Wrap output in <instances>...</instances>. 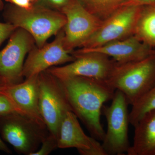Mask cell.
I'll return each instance as SVG.
<instances>
[{"label": "cell", "instance_id": "1", "mask_svg": "<svg viewBox=\"0 0 155 155\" xmlns=\"http://www.w3.org/2000/svg\"><path fill=\"white\" fill-rule=\"evenodd\" d=\"M72 110L91 137L102 141L105 131L101 123L104 104L112 100L116 90L105 81L81 76L59 79Z\"/></svg>", "mask_w": 155, "mask_h": 155}, {"label": "cell", "instance_id": "2", "mask_svg": "<svg viewBox=\"0 0 155 155\" xmlns=\"http://www.w3.org/2000/svg\"><path fill=\"white\" fill-rule=\"evenodd\" d=\"M3 16L6 22L30 34L38 48L44 45L51 36L57 35L67 22L63 13L40 3L28 10L9 4L5 7Z\"/></svg>", "mask_w": 155, "mask_h": 155}, {"label": "cell", "instance_id": "3", "mask_svg": "<svg viewBox=\"0 0 155 155\" xmlns=\"http://www.w3.org/2000/svg\"><path fill=\"white\" fill-rule=\"evenodd\" d=\"M122 92L131 106L155 84V54L147 58L124 64H115L105 81Z\"/></svg>", "mask_w": 155, "mask_h": 155}, {"label": "cell", "instance_id": "4", "mask_svg": "<svg viewBox=\"0 0 155 155\" xmlns=\"http://www.w3.org/2000/svg\"><path fill=\"white\" fill-rule=\"evenodd\" d=\"M47 129L17 113L0 117L2 139L19 153L31 155L36 151L50 133H47Z\"/></svg>", "mask_w": 155, "mask_h": 155}, {"label": "cell", "instance_id": "5", "mask_svg": "<svg viewBox=\"0 0 155 155\" xmlns=\"http://www.w3.org/2000/svg\"><path fill=\"white\" fill-rule=\"evenodd\" d=\"M110 105L104 106L107 129L102 146L107 155H124L130 147L128 138L129 113L124 94L116 90Z\"/></svg>", "mask_w": 155, "mask_h": 155}, {"label": "cell", "instance_id": "6", "mask_svg": "<svg viewBox=\"0 0 155 155\" xmlns=\"http://www.w3.org/2000/svg\"><path fill=\"white\" fill-rule=\"evenodd\" d=\"M38 81L40 112L50 133L58 139L63 118L72 109L59 79L45 71L39 74Z\"/></svg>", "mask_w": 155, "mask_h": 155}, {"label": "cell", "instance_id": "7", "mask_svg": "<svg viewBox=\"0 0 155 155\" xmlns=\"http://www.w3.org/2000/svg\"><path fill=\"white\" fill-rule=\"evenodd\" d=\"M141 6H123L107 19L81 48L90 49L101 46L134 35Z\"/></svg>", "mask_w": 155, "mask_h": 155}, {"label": "cell", "instance_id": "8", "mask_svg": "<svg viewBox=\"0 0 155 155\" xmlns=\"http://www.w3.org/2000/svg\"><path fill=\"white\" fill-rule=\"evenodd\" d=\"M75 60L62 67H54L47 72L58 79L81 76L106 81L110 75L116 62L108 56L97 52L72 53Z\"/></svg>", "mask_w": 155, "mask_h": 155}, {"label": "cell", "instance_id": "9", "mask_svg": "<svg viewBox=\"0 0 155 155\" xmlns=\"http://www.w3.org/2000/svg\"><path fill=\"white\" fill-rule=\"evenodd\" d=\"M35 44L30 34L17 28L9 37L7 45L0 51V76L7 85L23 81L24 59L34 47Z\"/></svg>", "mask_w": 155, "mask_h": 155}, {"label": "cell", "instance_id": "10", "mask_svg": "<svg viewBox=\"0 0 155 155\" xmlns=\"http://www.w3.org/2000/svg\"><path fill=\"white\" fill-rule=\"evenodd\" d=\"M61 12L67 19L64 28V46L72 52L75 49L81 48L103 22L87 11L78 0H71Z\"/></svg>", "mask_w": 155, "mask_h": 155}, {"label": "cell", "instance_id": "11", "mask_svg": "<svg viewBox=\"0 0 155 155\" xmlns=\"http://www.w3.org/2000/svg\"><path fill=\"white\" fill-rule=\"evenodd\" d=\"M64 28L56 35L55 39L41 48L34 47L24 62L22 75L25 78L39 75L48 69L75 60L72 52L65 48Z\"/></svg>", "mask_w": 155, "mask_h": 155}, {"label": "cell", "instance_id": "12", "mask_svg": "<svg viewBox=\"0 0 155 155\" xmlns=\"http://www.w3.org/2000/svg\"><path fill=\"white\" fill-rule=\"evenodd\" d=\"M38 75L25 78L20 83L6 85L0 91V94L9 100L16 113L47 128L39 108Z\"/></svg>", "mask_w": 155, "mask_h": 155}, {"label": "cell", "instance_id": "13", "mask_svg": "<svg viewBox=\"0 0 155 155\" xmlns=\"http://www.w3.org/2000/svg\"><path fill=\"white\" fill-rule=\"evenodd\" d=\"M58 146L61 149L75 148L81 155H107L98 140L84 133L72 111L67 112L61 122Z\"/></svg>", "mask_w": 155, "mask_h": 155}, {"label": "cell", "instance_id": "14", "mask_svg": "<svg viewBox=\"0 0 155 155\" xmlns=\"http://www.w3.org/2000/svg\"><path fill=\"white\" fill-rule=\"evenodd\" d=\"M79 52H97L114 59L118 64L139 61L155 54L153 48L140 41L134 35L101 46L75 50Z\"/></svg>", "mask_w": 155, "mask_h": 155}, {"label": "cell", "instance_id": "15", "mask_svg": "<svg viewBox=\"0 0 155 155\" xmlns=\"http://www.w3.org/2000/svg\"><path fill=\"white\" fill-rule=\"evenodd\" d=\"M133 142L127 155H155V110L146 113L134 126Z\"/></svg>", "mask_w": 155, "mask_h": 155}, {"label": "cell", "instance_id": "16", "mask_svg": "<svg viewBox=\"0 0 155 155\" xmlns=\"http://www.w3.org/2000/svg\"><path fill=\"white\" fill-rule=\"evenodd\" d=\"M134 35L148 45L155 47V5L141 6Z\"/></svg>", "mask_w": 155, "mask_h": 155}, {"label": "cell", "instance_id": "17", "mask_svg": "<svg viewBox=\"0 0 155 155\" xmlns=\"http://www.w3.org/2000/svg\"><path fill=\"white\" fill-rule=\"evenodd\" d=\"M92 14L101 20L107 19L126 0H78Z\"/></svg>", "mask_w": 155, "mask_h": 155}, {"label": "cell", "instance_id": "18", "mask_svg": "<svg viewBox=\"0 0 155 155\" xmlns=\"http://www.w3.org/2000/svg\"><path fill=\"white\" fill-rule=\"evenodd\" d=\"M155 110V84L132 105L129 113L130 123L134 127L146 113Z\"/></svg>", "mask_w": 155, "mask_h": 155}, {"label": "cell", "instance_id": "19", "mask_svg": "<svg viewBox=\"0 0 155 155\" xmlns=\"http://www.w3.org/2000/svg\"><path fill=\"white\" fill-rule=\"evenodd\" d=\"M40 148L31 155H48L58 148V139L49 133L43 140Z\"/></svg>", "mask_w": 155, "mask_h": 155}, {"label": "cell", "instance_id": "20", "mask_svg": "<svg viewBox=\"0 0 155 155\" xmlns=\"http://www.w3.org/2000/svg\"><path fill=\"white\" fill-rule=\"evenodd\" d=\"M17 27L9 22H0V46L9 38Z\"/></svg>", "mask_w": 155, "mask_h": 155}, {"label": "cell", "instance_id": "21", "mask_svg": "<svg viewBox=\"0 0 155 155\" xmlns=\"http://www.w3.org/2000/svg\"><path fill=\"white\" fill-rule=\"evenodd\" d=\"M16 113L11 102L5 96L0 94V117Z\"/></svg>", "mask_w": 155, "mask_h": 155}, {"label": "cell", "instance_id": "22", "mask_svg": "<svg viewBox=\"0 0 155 155\" xmlns=\"http://www.w3.org/2000/svg\"><path fill=\"white\" fill-rule=\"evenodd\" d=\"M71 0H40L38 3L61 12L65 6L69 4Z\"/></svg>", "mask_w": 155, "mask_h": 155}, {"label": "cell", "instance_id": "23", "mask_svg": "<svg viewBox=\"0 0 155 155\" xmlns=\"http://www.w3.org/2000/svg\"><path fill=\"white\" fill-rule=\"evenodd\" d=\"M155 5V0H126L121 7L123 6H143Z\"/></svg>", "mask_w": 155, "mask_h": 155}, {"label": "cell", "instance_id": "24", "mask_svg": "<svg viewBox=\"0 0 155 155\" xmlns=\"http://www.w3.org/2000/svg\"><path fill=\"white\" fill-rule=\"evenodd\" d=\"M5 1L8 2L9 4H12L19 8L26 9V10L31 9L34 5V4L28 2L27 0H5Z\"/></svg>", "mask_w": 155, "mask_h": 155}, {"label": "cell", "instance_id": "25", "mask_svg": "<svg viewBox=\"0 0 155 155\" xmlns=\"http://www.w3.org/2000/svg\"><path fill=\"white\" fill-rule=\"evenodd\" d=\"M0 151L4 152L8 154H11V150L5 143L2 137H0Z\"/></svg>", "mask_w": 155, "mask_h": 155}, {"label": "cell", "instance_id": "26", "mask_svg": "<svg viewBox=\"0 0 155 155\" xmlns=\"http://www.w3.org/2000/svg\"><path fill=\"white\" fill-rule=\"evenodd\" d=\"M6 85H7L5 81L0 76V91Z\"/></svg>", "mask_w": 155, "mask_h": 155}, {"label": "cell", "instance_id": "27", "mask_svg": "<svg viewBox=\"0 0 155 155\" xmlns=\"http://www.w3.org/2000/svg\"><path fill=\"white\" fill-rule=\"evenodd\" d=\"M4 8V5L2 0H0V11H2Z\"/></svg>", "mask_w": 155, "mask_h": 155}, {"label": "cell", "instance_id": "28", "mask_svg": "<svg viewBox=\"0 0 155 155\" xmlns=\"http://www.w3.org/2000/svg\"><path fill=\"white\" fill-rule=\"evenodd\" d=\"M27 1H28V2L35 5V4L38 3V2H39L40 0H27Z\"/></svg>", "mask_w": 155, "mask_h": 155}]
</instances>
